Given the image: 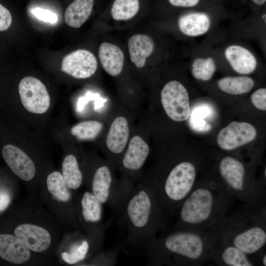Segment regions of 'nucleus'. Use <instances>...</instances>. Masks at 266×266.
<instances>
[{"label":"nucleus","mask_w":266,"mask_h":266,"mask_svg":"<svg viewBox=\"0 0 266 266\" xmlns=\"http://www.w3.org/2000/svg\"><path fill=\"white\" fill-rule=\"evenodd\" d=\"M211 230L199 232L169 228L134 247L151 266H201L208 264L215 243Z\"/></svg>","instance_id":"f257e3e1"},{"label":"nucleus","mask_w":266,"mask_h":266,"mask_svg":"<svg viewBox=\"0 0 266 266\" xmlns=\"http://www.w3.org/2000/svg\"><path fill=\"white\" fill-rule=\"evenodd\" d=\"M236 201L218 180H198L168 228L208 232L233 212Z\"/></svg>","instance_id":"f03ea898"},{"label":"nucleus","mask_w":266,"mask_h":266,"mask_svg":"<svg viewBox=\"0 0 266 266\" xmlns=\"http://www.w3.org/2000/svg\"><path fill=\"white\" fill-rule=\"evenodd\" d=\"M125 227V242L135 247L169 227V223L153 191L137 182L127 195L117 216Z\"/></svg>","instance_id":"7ed1b4c3"},{"label":"nucleus","mask_w":266,"mask_h":266,"mask_svg":"<svg viewBox=\"0 0 266 266\" xmlns=\"http://www.w3.org/2000/svg\"><path fill=\"white\" fill-rule=\"evenodd\" d=\"M266 206L243 205L233 211L212 229L216 241L233 245L257 264L266 245Z\"/></svg>","instance_id":"20e7f679"},{"label":"nucleus","mask_w":266,"mask_h":266,"mask_svg":"<svg viewBox=\"0 0 266 266\" xmlns=\"http://www.w3.org/2000/svg\"><path fill=\"white\" fill-rule=\"evenodd\" d=\"M219 183L226 191L242 205L266 206L265 185L247 175L244 165L231 156H226L218 166Z\"/></svg>","instance_id":"39448f33"},{"label":"nucleus","mask_w":266,"mask_h":266,"mask_svg":"<svg viewBox=\"0 0 266 266\" xmlns=\"http://www.w3.org/2000/svg\"><path fill=\"white\" fill-rule=\"evenodd\" d=\"M103 204L90 191L84 192L75 208L78 222L88 235L94 237H104L107 224H102Z\"/></svg>","instance_id":"423d86ee"},{"label":"nucleus","mask_w":266,"mask_h":266,"mask_svg":"<svg viewBox=\"0 0 266 266\" xmlns=\"http://www.w3.org/2000/svg\"><path fill=\"white\" fill-rule=\"evenodd\" d=\"M162 106L166 115L175 122L188 120L191 114L188 91L176 80L166 83L161 92Z\"/></svg>","instance_id":"0eeeda50"},{"label":"nucleus","mask_w":266,"mask_h":266,"mask_svg":"<svg viewBox=\"0 0 266 266\" xmlns=\"http://www.w3.org/2000/svg\"><path fill=\"white\" fill-rule=\"evenodd\" d=\"M18 92L24 107L29 112L41 114L50 105V98L43 83L32 76L23 78L19 82Z\"/></svg>","instance_id":"6e6552de"},{"label":"nucleus","mask_w":266,"mask_h":266,"mask_svg":"<svg viewBox=\"0 0 266 266\" xmlns=\"http://www.w3.org/2000/svg\"><path fill=\"white\" fill-rule=\"evenodd\" d=\"M256 136L257 131L251 124L233 121L220 130L217 142L222 150L231 151L252 141Z\"/></svg>","instance_id":"1a4fd4ad"},{"label":"nucleus","mask_w":266,"mask_h":266,"mask_svg":"<svg viewBox=\"0 0 266 266\" xmlns=\"http://www.w3.org/2000/svg\"><path fill=\"white\" fill-rule=\"evenodd\" d=\"M98 68L97 60L90 51L78 49L64 57L61 70L77 79H85L92 76Z\"/></svg>","instance_id":"9d476101"},{"label":"nucleus","mask_w":266,"mask_h":266,"mask_svg":"<svg viewBox=\"0 0 266 266\" xmlns=\"http://www.w3.org/2000/svg\"><path fill=\"white\" fill-rule=\"evenodd\" d=\"M2 156L10 170L21 179L30 181L36 173L35 165L31 158L20 148L11 143L1 147Z\"/></svg>","instance_id":"9b49d317"},{"label":"nucleus","mask_w":266,"mask_h":266,"mask_svg":"<svg viewBox=\"0 0 266 266\" xmlns=\"http://www.w3.org/2000/svg\"><path fill=\"white\" fill-rule=\"evenodd\" d=\"M216 239V238H215ZM222 266H257L256 260L233 245L215 241L210 262Z\"/></svg>","instance_id":"f8f14e48"},{"label":"nucleus","mask_w":266,"mask_h":266,"mask_svg":"<svg viewBox=\"0 0 266 266\" xmlns=\"http://www.w3.org/2000/svg\"><path fill=\"white\" fill-rule=\"evenodd\" d=\"M14 233L31 251L34 252H44L52 242L50 233L45 228L35 224H21L16 227Z\"/></svg>","instance_id":"ddd939ff"},{"label":"nucleus","mask_w":266,"mask_h":266,"mask_svg":"<svg viewBox=\"0 0 266 266\" xmlns=\"http://www.w3.org/2000/svg\"><path fill=\"white\" fill-rule=\"evenodd\" d=\"M149 153V146L142 137L134 135L132 138L121 162L123 169L128 174L125 179L122 180L124 182L131 185L127 182L129 174H133L141 169Z\"/></svg>","instance_id":"4468645a"},{"label":"nucleus","mask_w":266,"mask_h":266,"mask_svg":"<svg viewBox=\"0 0 266 266\" xmlns=\"http://www.w3.org/2000/svg\"><path fill=\"white\" fill-rule=\"evenodd\" d=\"M31 250L16 235L0 234V257L15 264H22L30 259Z\"/></svg>","instance_id":"2eb2a0df"},{"label":"nucleus","mask_w":266,"mask_h":266,"mask_svg":"<svg viewBox=\"0 0 266 266\" xmlns=\"http://www.w3.org/2000/svg\"><path fill=\"white\" fill-rule=\"evenodd\" d=\"M225 58L237 73L249 74L257 66V60L254 55L246 48L239 45L228 46L224 52Z\"/></svg>","instance_id":"dca6fc26"},{"label":"nucleus","mask_w":266,"mask_h":266,"mask_svg":"<svg viewBox=\"0 0 266 266\" xmlns=\"http://www.w3.org/2000/svg\"><path fill=\"white\" fill-rule=\"evenodd\" d=\"M209 16L204 12H193L182 15L178 19V26L180 32L190 37L203 35L211 26Z\"/></svg>","instance_id":"f3484780"},{"label":"nucleus","mask_w":266,"mask_h":266,"mask_svg":"<svg viewBox=\"0 0 266 266\" xmlns=\"http://www.w3.org/2000/svg\"><path fill=\"white\" fill-rule=\"evenodd\" d=\"M99 57L103 68L108 74L116 76L121 73L124 66V54L119 47L102 42L99 47Z\"/></svg>","instance_id":"a211bd4d"},{"label":"nucleus","mask_w":266,"mask_h":266,"mask_svg":"<svg viewBox=\"0 0 266 266\" xmlns=\"http://www.w3.org/2000/svg\"><path fill=\"white\" fill-rule=\"evenodd\" d=\"M128 50L131 62L139 68L145 65L147 58L154 50L153 39L143 34H135L132 36L128 42Z\"/></svg>","instance_id":"6ab92c4d"},{"label":"nucleus","mask_w":266,"mask_h":266,"mask_svg":"<svg viewBox=\"0 0 266 266\" xmlns=\"http://www.w3.org/2000/svg\"><path fill=\"white\" fill-rule=\"evenodd\" d=\"M129 136L128 122L123 116L116 117L112 122L106 139L108 149L114 154L122 153Z\"/></svg>","instance_id":"aec40b11"},{"label":"nucleus","mask_w":266,"mask_h":266,"mask_svg":"<svg viewBox=\"0 0 266 266\" xmlns=\"http://www.w3.org/2000/svg\"><path fill=\"white\" fill-rule=\"evenodd\" d=\"M94 0H74L66 8L65 21L74 28H79L88 20L93 10Z\"/></svg>","instance_id":"412c9836"},{"label":"nucleus","mask_w":266,"mask_h":266,"mask_svg":"<svg viewBox=\"0 0 266 266\" xmlns=\"http://www.w3.org/2000/svg\"><path fill=\"white\" fill-rule=\"evenodd\" d=\"M62 174L67 187L77 190L83 183V174L78 161L73 154H68L64 159L62 165Z\"/></svg>","instance_id":"4be33fe9"},{"label":"nucleus","mask_w":266,"mask_h":266,"mask_svg":"<svg viewBox=\"0 0 266 266\" xmlns=\"http://www.w3.org/2000/svg\"><path fill=\"white\" fill-rule=\"evenodd\" d=\"M46 186L49 194L58 201L71 205L70 190L66 186L61 172L55 171L46 178Z\"/></svg>","instance_id":"5701e85b"},{"label":"nucleus","mask_w":266,"mask_h":266,"mask_svg":"<svg viewBox=\"0 0 266 266\" xmlns=\"http://www.w3.org/2000/svg\"><path fill=\"white\" fill-rule=\"evenodd\" d=\"M219 88L223 92L230 95H238L250 92L254 86V81L245 76H227L217 82Z\"/></svg>","instance_id":"b1692460"},{"label":"nucleus","mask_w":266,"mask_h":266,"mask_svg":"<svg viewBox=\"0 0 266 266\" xmlns=\"http://www.w3.org/2000/svg\"><path fill=\"white\" fill-rule=\"evenodd\" d=\"M140 8L139 0H114L111 15L117 21L128 20L135 16Z\"/></svg>","instance_id":"393cba45"},{"label":"nucleus","mask_w":266,"mask_h":266,"mask_svg":"<svg viewBox=\"0 0 266 266\" xmlns=\"http://www.w3.org/2000/svg\"><path fill=\"white\" fill-rule=\"evenodd\" d=\"M213 113V110L208 105L196 106L191 112L189 117V125L191 128L198 132L209 131L211 126L205 119L211 116Z\"/></svg>","instance_id":"a878e982"},{"label":"nucleus","mask_w":266,"mask_h":266,"mask_svg":"<svg viewBox=\"0 0 266 266\" xmlns=\"http://www.w3.org/2000/svg\"><path fill=\"white\" fill-rule=\"evenodd\" d=\"M102 127V123L99 121H84L74 125L70 133L79 140H93L99 135Z\"/></svg>","instance_id":"bb28decb"},{"label":"nucleus","mask_w":266,"mask_h":266,"mask_svg":"<svg viewBox=\"0 0 266 266\" xmlns=\"http://www.w3.org/2000/svg\"><path fill=\"white\" fill-rule=\"evenodd\" d=\"M216 70V66L213 58H197L191 66V72L193 77L199 80L207 81L213 77Z\"/></svg>","instance_id":"cd10ccee"},{"label":"nucleus","mask_w":266,"mask_h":266,"mask_svg":"<svg viewBox=\"0 0 266 266\" xmlns=\"http://www.w3.org/2000/svg\"><path fill=\"white\" fill-rule=\"evenodd\" d=\"M94 238H91L90 240ZM90 240L82 239L74 243L69 252L61 253L62 260L69 265L76 264L85 260L90 251Z\"/></svg>","instance_id":"c85d7f7f"},{"label":"nucleus","mask_w":266,"mask_h":266,"mask_svg":"<svg viewBox=\"0 0 266 266\" xmlns=\"http://www.w3.org/2000/svg\"><path fill=\"white\" fill-rule=\"evenodd\" d=\"M121 245L114 247L106 252L103 251L98 254L95 257V264L102 266H112L117 261L118 254L121 249Z\"/></svg>","instance_id":"c756f323"},{"label":"nucleus","mask_w":266,"mask_h":266,"mask_svg":"<svg viewBox=\"0 0 266 266\" xmlns=\"http://www.w3.org/2000/svg\"><path fill=\"white\" fill-rule=\"evenodd\" d=\"M31 12L38 19L45 22L55 24L58 20L57 14L49 10L37 7L33 8Z\"/></svg>","instance_id":"7c9ffc66"},{"label":"nucleus","mask_w":266,"mask_h":266,"mask_svg":"<svg viewBox=\"0 0 266 266\" xmlns=\"http://www.w3.org/2000/svg\"><path fill=\"white\" fill-rule=\"evenodd\" d=\"M251 100L253 105L257 109L266 110V89L259 88L251 96Z\"/></svg>","instance_id":"2f4dec72"},{"label":"nucleus","mask_w":266,"mask_h":266,"mask_svg":"<svg viewBox=\"0 0 266 266\" xmlns=\"http://www.w3.org/2000/svg\"><path fill=\"white\" fill-rule=\"evenodd\" d=\"M12 21L9 11L0 3V32L7 30Z\"/></svg>","instance_id":"473e14b6"},{"label":"nucleus","mask_w":266,"mask_h":266,"mask_svg":"<svg viewBox=\"0 0 266 266\" xmlns=\"http://www.w3.org/2000/svg\"><path fill=\"white\" fill-rule=\"evenodd\" d=\"M172 6L180 7H192L197 5L200 0H168Z\"/></svg>","instance_id":"72a5a7b5"},{"label":"nucleus","mask_w":266,"mask_h":266,"mask_svg":"<svg viewBox=\"0 0 266 266\" xmlns=\"http://www.w3.org/2000/svg\"><path fill=\"white\" fill-rule=\"evenodd\" d=\"M10 200V196L7 192L0 190V212L4 210L8 207Z\"/></svg>","instance_id":"f704fd0d"},{"label":"nucleus","mask_w":266,"mask_h":266,"mask_svg":"<svg viewBox=\"0 0 266 266\" xmlns=\"http://www.w3.org/2000/svg\"><path fill=\"white\" fill-rule=\"evenodd\" d=\"M252 1L258 5H262L264 4L266 0H252Z\"/></svg>","instance_id":"c9c22d12"},{"label":"nucleus","mask_w":266,"mask_h":266,"mask_svg":"<svg viewBox=\"0 0 266 266\" xmlns=\"http://www.w3.org/2000/svg\"><path fill=\"white\" fill-rule=\"evenodd\" d=\"M264 20L265 19V21L266 22V14L263 15V18Z\"/></svg>","instance_id":"e433bc0d"}]
</instances>
